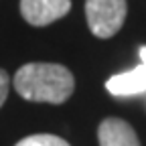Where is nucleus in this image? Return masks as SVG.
Listing matches in <instances>:
<instances>
[{"label": "nucleus", "mask_w": 146, "mask_h": 146, "mask_svg": "<svg viewBox=\"0 0 146 146\" xmlns=\"http://www.w3.org/2000/svg\"><path fill=\"white\" fill-rule=\"evenodd\" d=\"M16 94L27 102L63 104L75 89L73 73L59 63H27L12 79Z\"/></svg>", "instance_id": "f257e3e1"}, {"label": "nucleus", "mask_w": 146, "mask_h": 146, "mask_svg": "<svg viewBox=\"0 0 146 146\" xmlns=\"http://www.w3.org/2000/svg\"><path fill=\"white\" fill-rule=\"evenodd\" d=\"M126 12V0H85L87 27L100 39H110L122 29Z\"/></svg>", "instance_id": "f03ea898"}, {"label": "nucleus", "mask_w": 146, "mask_h": 146, "mask_svg": "<svg viewBox=\"0 0 146 146\" xmlns=\"http://www.w3.org/2000/svg\"><path fill=\"white\" fill-rule=\"evenodd\" d=\"M71 10V0H21V14L33 27H47Z\"/></svg>", "instance_id": "7ed1b4c3"}, {"label": "nucleus", "mask_w": 146, "mask_h": 146, "mask_svg": "<svg viewBox=\"0 0 146 146\" xmlns=\"http://www.w3.org/2000/svg\"><path fill=\"white\" fill-rule=\"evenodd\" d=\"M138 55H140L138 67L118 73V75H112L106 81V89L112 96L126 98V96H138L146 91V45L140 47Z\"/></svg>", "instance_id": "20e7f679"}, {"label": "nucleus", "mask_w": 146, "mask_h": 146, "mask_svg": "<svg viewBox=\"0 0 146 146\" xmlns=\"http://www.w3.org/2000/svg\"><path fill=\"white\" fill-rule=\"evenodd\" d=\"M100 146H140L134 128L120 118H106L98 128Z\"/></svg>", "instance_id": "39448f33"}, {"label": "nucleus", "mask_w": 146, "mask_h": 146, "mask_svg": "<svg viewBox=\"0 0 146 146\" xmlns=\"http://www.w3.org/2000/svg\"><path fill=\"white\" fill-rule=\"evenodd\" d=\"M14 146H69V142L53 134H33L16 142Z\"/></svg>", "instance_id": "423d86ee"}, {"label": "nucleus", "mask_w": 146, "mask_h": 146, "mask_svg": "<svg viewBox=\"0 0 146 146\" xmlns=\"http://www.w3.org/2000/svg\"><path fill=\"white\" fill-rule=\"evenodd\" d=\"M8 87H10V77L4 69H0V108L6 102V96H8Z\"/></svg>", "instance_id": "0eeeda50"}]
</instances>
